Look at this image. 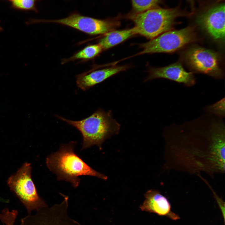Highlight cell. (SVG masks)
<instances>
[{
  "mask_svg": "<svg viewBox=\"0 0 225 225\" xmlns=\"http://www.w3.org/2000/svg\"><path fill=\"white\" fill-rule=\"evenodd\" d=\"M104 34V36L99 40L98 43L102 50L116 46L137 34L134 27L126 30H112Z\"/></svg>",
  "mask_w": 225,
  "mask_h": 225,
  "instance_id": "4fadbf2b",
  "label": "cell"
},
{
  "mask_svg": "<svg viewBox=\"0 0 225 225\" xmlns=\"http://www.w3.org/2000/svg\"><path fill=\"white\" fill-rule=\"evenodd\" d=\"M225 8L224 4L213 7L197 20L199 26L215 40L224 41Z\"/></svg>",
  "mask_w": 225,
  "mask_h": 225,
  "instance_id": "9c48e42d",
  "label": "cell"
},
{
  "mask_svg": "<svg viewBox=\"0 0 225 225\" xmlns=\"http://www.w3.org/2000/svg\"><path fill=\"white\" fill-rule=\"evenodd\" d=\"M2 29L1 27L0 26V31H1L2 30Z\"/></svg>",
  "mask_w": 225,
  "mask_h": 225,
  "instance_id": "d6986e66",
  "label": "cell"
},
{
  "mask_svg": "<svg viewBox=\"0 0 225 225\" xmlns=\"http://www.w3.org/2000/svg\"><path fill=\"white\" fill-rule=\"evenodd\" d=\"M186 58L190 66L198 72L215 77L221 75L218 56L212 50L194 47L187 52Z\"/></svg>",
  "mask_w": 225,
  "mask_h": 225,
  "instance_id": "ba28073f",
  "label": "cell"
},
{
  "mask_svg": "<svg viewBox=\"0 0 225 225\" xmlns=\"http://www.w3.org/2000/svg\"><path fill=\"white\" fill-rule=\"evenodd\" d=\"M0 201L5 202H8V201L7 200H5L4 199L0 198Z\"/></svg>",
  "mask_w": 225,
  "mask_h": 225,
  "instance_id": "ac0fdd59",
  "label": "cell"
},
{
  "mask_svg": "<svg viewBox=\"0 0 225 225\" xmlns=\"http://www.w3.org/2000/svg\"><path fill=\"white\" fill-rule=\"evenodd\" d=\"M127 68L125 66H118L82 73L77 76V86L82 90L86 91Z\"/></svg>",
  "mask_w": 225,
  "mask_h": 225,
  "instance_id": "7c38bea8",
  "label": "cell"
},
{
  "mask_svg": "<svg viewBox=\"0 0 225 225\" xmlns=\"http://www.w3.org/2000/svg\"><path fill=\"white\" fill-rule=\"evenodd\" d=\"M195 35L192 28L165 32L140 45L142 50L139 55L175 51L193 42Z\"/></svg>",
  "mask_w": 225,
  "mask_h": 225,
  "instance_id": "52a82bcc",
  "label": "cell"
},
{
  "mask_svg": "<svg viewBox=\"0 0 225 225\" xmlns=\"http://www.w3.org/2000/svg\"><path fill=\"white\" fill-rule=\"evenodd\" d=\"M9 0V1H12V0Z\"/></svg>",
  "mask_w": 225,
  "mask_h": 225,
  "instance_id": "ffe728a7",
  "label": "cell"
},
{
  "mask_svg": "<svg viewBox=\"0 0 225 225\" xmlns=\"http://www.w3.org/2000/svg\"><path fill=\"white\" fill-rule=\"evenodd\" d=\"M160 0H132L133 8L138 12H141L153 8Z\"/></svg>",
  "mask_w": 225,
  "mask_h": 225,
  "instance_id": "2e32d148",
  "label": "cell"
},
{
  "mask_svg": "<svg viewBox=\"0 0 225 225\" xmlns=\"http://www.w3.org/2000/svg\"><path fill=\"white\" fill-rule=\"evenodd\" d=\"M212 128L206 140L182 137L167 143L165 167L190 174L224 173V127L217 124Z\"/></svg>",
  "mask_w": 225,
  "mask_h": 225,
  "instance_id": "6da1fadb",
  "label": "cell"
},
{
  "mask_svg": "<svg viewBox=\"0 0 225 225\" xmlns=\"http://www.w3.org/2000/svg\"><path fill=\"white\" fill-rule=\"evenodd\" d=\"M225 98H224L212 105L208 106L207 109L210 112L223 117L225 115Z\"/></svg>",
  "mask_w": 225,
  "mask_h": 225,
  "instance_id": "e0dca14e",
  "label": "cell"
},
{
  "mask_svg": "<svg viewBox=\"0 0 225 225\" xmlns=\"http://www.w3.org/2000/svg\"><path fill=\"white\" fill-rule=\"evenodd\" d=\"M156 78H166L188 86L192 85L195 82L192 73L187 72L180 62L174 63L163 67L152 69L146 80Z\"/></svg>",
  "mask_w": 225,
  "mask_h": 225,
  "instance_id": "8fae6325",
  "label": "cell"
},
{
  "mask_svg": "<svg viewBox=\"0 0 225 225\" xmlns=\"http://www.w3.org/2000/svg\"><path fill=\"white\" fill-rule=\"evenodd\" d=\"M33 23H53L67 26L90 35L105 34L119 25L115 20H101L81 14L74 11L67 17L58 19H33Z\"/></svg>",
  "mask_w": 225,
  "mask_h": 225,
  "instance_id": "8992f818",
  "label": "cell"
},
{
  "mask_svg": "<svg viewBox=\"0 0 225 225\" xmlns=\"http://www.w3.org/2000/svg\"></svg>",
  "mask_w": 225,
  "mask_h": 225,
  "instance_id": "44dd1931",
  "label": "cell"
},
{
  "mask_svg": "<svg viewBox=\"0 0 225 225\" xmlns=\"http://www.w3.org/2000/svg\"><path fill=\"white\" fill-rule=\"evenodd\" d=\"M102 50L100 46L98 44L89 45L75 53L68 58L63 59L62 64L77 59L86 60L92 59L98 55Z\"/></svg>",
  "mask_w": 225,
  "mask_h": 225,
  "instance_id": "5bb4252c",
  "label": "cell"
},
{
  "mask_svg": "<svg viewBox=\"0 0 225 225\" xmlns=\"http://www.w3.org/2000/svg\"><path fill=\"white\" fill-rule=\"evenodd\" d=\"M31 172L30 164L24 163L7 180L8 186L24 206L28 214L48 206L37 192Z\"/></svg>",
  "mask_w": 225,
  "mask_h": 225,
  "instance_id": "5b68a950",
  "label": "cell"
},
{
  "mask_svg": "<svg viewBox=\"0 0 225 225\" xmlns=\"http://www.w3.org/2000/svg\"><path fill=\"white\" fill-rule=\"evenodd\" d=\"M41 0H12L11 7L15 9L24 11H33L38 12L36 3Z\"/></svg>",
  "mask_w": 225,
  "mask_h": 225,
  "instance_id": "9a60e30c",
  "label": "cell"
},
{
  "mask_svg": "<svg viewBox=\"0 0 225 225\" xmlns=\"http://www.w3.org/2000/svg\"><path fill=\"white\" fill-rule=\"evenodd\" d=\"M55 116L77 128L82 138V150L94 145L100 149L103 142L119 132L120 125L114 119L112 112L99 108L88 117L79 121L68 120L58 115Z\"/></svg>",
  "mask_w": 225,
  "mask_h": 225,
  "instance_id": "3957f363",
  "label": "cell"
},
{
  "mask_svg": "<svg viewBox=\"0 0 225 225\" xmlns=\"http://www.w3.org/2000/svg\"><path fill=\"white\" fill-rule=\"evenodd\" d=\"M183 14L177 8H152L129 15L135 23L137 34L150 39L169 31L175 19Z\"/></svg>",
  "mask_w": 225,
  "mask_h": 225,
  "instance_id": "277c9868",
  "label": "cell"
},
{
  "mask_svg": "<svg viewBox=\"0 0 225 225\" xmlns=\"http://www.w3.org/2000/svg\"><path fill=\"white\" fill-rule=\"evenodd\" d=\"M76 142L61 144L59 149L48 155L46 163L49 170L56 175L58 181L71 183L75 188L79 186L81 176H89L106 180L107 177L92 168L74 151Z\"/></svg>",
  "mask_w": 225,
  "mask_h": 225,
  "instance_id": "7a4b0ae2",
  "label": "cell"
},
{
  "mask_svg": "<svg viewBox=\"0 0 225 225\" xmlns=\"http://www.w3.org/2000/svg\"><path fill=\"white\" fill-rule=\"evenodd\" d=\"M145 199L140 206L143 211L166 216L173 220L180 218L179 217L171 210L170 204L167 199L158 190L151 189L144 194Z\"/></svg>",
  "mask_w": 225,
  "mask_h": 225,
  "instance_id": "30bf717a",
  "label": "cell"
}]
</instances>
